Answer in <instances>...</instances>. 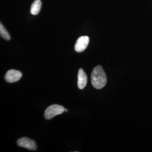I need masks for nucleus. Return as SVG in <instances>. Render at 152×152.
<instances>
[{
	"label": "nucleus",
	"instance_id": "obj_1",
	"mask_svg": "<svg viewBox=\"0 0 152 152\" xmlns=\"http://www.w3.org/2000/svg\"><path fill=\"white\" fill-rule=\"evenodd\" d=\"M107 77L102 68L98 66L94 68L91 75V81L95 88H102L107 83Z\"/></svg>",
	"mask_w": 152,
	"mask_h": 152
},
{
	"label": "nucleus",
	"instance_id": "obj_2",
	"mask_svg": "<svg viewBox=\"0 0 152 152\" xmlns=\"http://www.w3.org/2000/svg\"><path fill=\"white\" fill-rule=\"evenodd\" d=\"M65 108L63 106L58 104H53L49 106L46 110L45 113V118L50 120L53 118L57 115L64 113Z\"/></svg>",
	"mask_w": 152,
	"mask_h": 152
},
{
	"label": "nucleus",
	"instance_id": "obj_3",
	"mask_svg": "<svg viewBox=\"0 0 152 152\" xmlns=\"http://www.w3.org/2000/svg\"><path fill=\"white\" fill-rule=\"evenodd\" d=\"M17 144L19 146L32 151H35L37 148L35 142L33 140L26 137L18 140Z\"/></svg>",
	"mask_w": 152,
	"mask_h": 152
},
{
	"label": "nucleus",
	"instance_id": "obj_4",
	"mask_svg": "<svg viewBox=\"0 0 152 152\" xmlns=\"http://www.w3.org/2000/svg\"><path fill=\"white\" fill-rule=\"evenodd\" d=\"M89 42V38L88 36H82L79 37L76 42L75 49L76 52L81 53L84 51Z\"/></svg>",
	"mask_w": 152,
	"mask_h": 152
},
{
	"label": "nucleus",
	"instance_id": "obj_5",
	"mask_svg": "<svg viewBox=\"0 0 152 152\" xmlns=\"http://www.w3.org/2000/svg\"><path fill=\"white\" fill-rule=\"evenodd\" d=\"M22 76V74L20 71L11 69L6 73L4 78L6 82L9 83H13L19 81L21 78Z\"/></svg>",
	"mask_w": 152,
	"mask_h": 152
},
{
	"label": "nucleus",
	"instance_id": "obj_6",
	"mask_svg": "<svg viewBox=\"0 0 152 152\" xmlns=\"http://www.w3.org/2000/svg\"><path fill=\"white\" fill-rule=\"evenodd\" d=\"M87 77L84 71L82 69H79L78 73L77 85L79 88L82 90L86 86Z\"/></svg>",
	"mask_w": 152,
	"mask_h": 152
},
{
	"label": "nucleus",
	"instance_id": "obj_7",
	"mask_svg": "<svg viewBox=\"0 0 152 152\" xmlns=\"http://www.w3.org/2000/svg\"><path fill=\"white\" fill-rule=\"evenodd\" d=\"M42 2L40 0H35L32 4L30 12L32 15H37L40 10Z\"/></svg>",
	"mask_w": 152,
	"mask_h": 152
},
{
	"label": "nucleus",
	"instance_id": "obj_8",
	"mask_svg": "<svg viewBox=\"0 0 152 152\" xmlns=\"http://www.w3.org/2000/svg\"><path fill=\"white\" fill-rule=\"evenodd\" d=\"M0 35L1 37L6 40H10V36L9 35L7 31L4 27V26L1 23L0 25Z\"/></svg>",
	"mask_w": 152,
	"mask_h": 152
},
{
	"label": "nucleus",
	"instance_id": "obj_9",
	"mask_svg": "<svg viewBox=\"0 0 152 152\" xmlns=\"http://www.w3.org/2000/svg\"><path fill=\"white\" fill-rule=\"evenodd\" d=\"M65 112H67L68 111V110H67V109H65Z\"/></svg>",
	"mask_w": 152,
	"mask_h": 152
}]
</instances>
